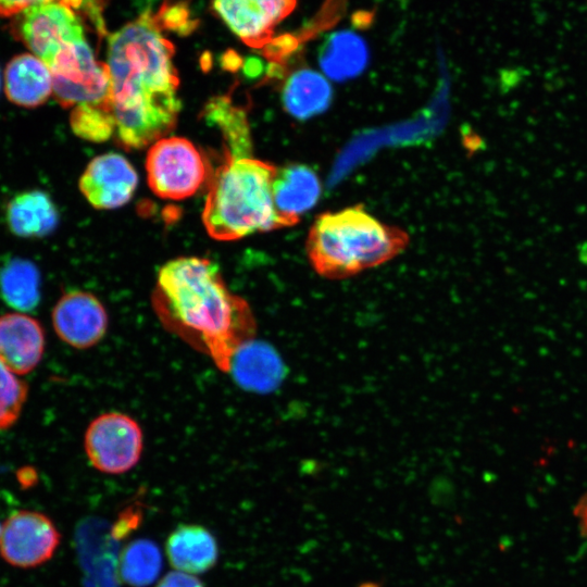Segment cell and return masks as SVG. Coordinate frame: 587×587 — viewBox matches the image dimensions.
Masks as SVG:
<instances>
[{
    "mask_svg": "<svg viewBox=\"0 0 587 587\" xmlns=\"http://www.w3.org/2000/svg\"><path fill=\"white\" fill-rule=\"evenodd\" d=\"M173 55L174 46L148 13L109 36V103L123 148H143L175 127L182 104Z\"/></svg>",
    "mask_w": 587,
    "mask_h": 587,
    "instance_id": "1",
    "label": "cell"
},
{
    "mask_svg": "<svg viewBox=\"0 0 587 587\" xmlns=\"http://www.w3.org/2000/svg\"><path fill=\"white\" fill-rule=\"evenodd\" d=\"M152 305L162 324L228 372L235 351L253 339L257 323L249 303L225 285L209 259L180 257L158 274Z\"/></svg>",
    "mask_w": 587,
    "mask_h": 587,
    "instance_id": "2",
    "label": "cell"
},
{
    "mask_svg": "<svg viewBox=\"0 0 587 587\" xmlns=\"http://www.w3.org/2000/svg\"><path fill=\"white\" fill-rule=\"evenodd\" d=\"M408 243L403 229L383 224L358 204L317 216L307 252L320 276L342 279L391 260Z\"/></svg>",
    "mask_w": 587,
    "mask_h": 587,
    "instance_id": "3",
    "label": "cell"
},
{
    "mask_svg": "<svg viewBox=\"0 0 587 587\" xmlns=\"http://www.w3.org/2000/svg\"><path fill=\"white\" fill-rule=\"evenodd\" d=\"M276 172L268 162L225 153L224 163L211 177L202 213L208 234L217 240H236L283 227L272 195Z\"/></svg>",
    "mask_w": 587,
    "mask_h": 587,
    "instance_id": "4",
    "label": "cell"
},
{
    "mask_svg": "<svg viewBox=\"0 0 587 587\" xmlns=\"http://www.w3.org/2000/svg\"><path fill=\"white\" fill-rule=\"evenodd\" d=\"M146 168L151 190L182 200L196 193L209 177L204 154L188 139L162 137L150 147Z\"/></svg>",
    "mask_w": 587,
    "mask_h": 587,
    "instance_id": "5",
    "label": "cell"
},
{
    "mask_svg": "<svg viewBox=\"0 0 587 587\" xmlns=\"http://www.w3.org/2000/svg\"><path fill=\"white\" fill-rule=\"evenodd\" d=\"M47 66L52 75V95L63 108L109 100V67L96 60L85 37L65 45Z\"/></svg>",
    "mask_w": 587,
    "mask_h": 587,
    "instance_id": "6",
    "label": "cell"
},
{
    "mask_svg": "<svg viewBox=\"0 0 587 587\" xmlns=\"http://www.w3.org/2000/svg\"><path fill=\"white\" fill-rule=\"evenodd\" d=\"M84 448L95 469L105 474H123L133 469L141 457L142 430L126 414L103 413L88 425Z\"/></svg>",
    "mask_w": 587,
    "mask_h": 587,
    "instance_id": "7",
    "label": "cell"
},
{
    "mask_svg": "<svg viewBox=\"0 0 587 587\" xmlns=\"http://www.w3.org/2000/svg\"><path fill=\"white\" fill-rule=\"evenodd\" d=\"M61 541L55 524L46 514L30 510L13 512L0 533V553L5 562L32 569L49 561Z\"/></svg>",
    "mask_w": 587,
    "mask_h": 587,
    "instance_id": "8",
    "label": "cell"
},
{
    "mask_svg": "<svg viewBox=\"0 0 587 587\" xmlns=\"http://www.w3.org/2000/svg\"><path fill=\"white\" fill-rule=\"evenodd\" d=\"M16 30L33 54L46 65L71 41L85 37L74 9L60 2L30 7L20 13Z\"/></svg>",
    "mask_w": 587,
    "mask_h": 587,
    "instance_id": "9",
    "label": "cell"
},
{
    "mask_svg": "<svg viewBox=\"0 0 587 587\" xmlns=\"http://www.w3.org/2000/svg\"><path fill=\"white\" fill-rule=\"evenodd\" d=\"M297 0H213V10L241 41L261 49L272 41L275 27Z\"/></svg>",
    "mask_w": 587,
    "mask_h": 587,
    "instance_id": "10",
    "label": "cell"
},
{
    "mask_svg": "<svg viewBox=\"0 0 587 587\" xmlns=\"http://www.w3.org/2000/svg\"><path fill=\"white\" fill-rule=\"evenodd\" d=\"M52 326L58 337L76 349L96 346L105 335L109 317L100 300L90 292L64 294L52 310Z\"/></svg>",
    "mask_w": 587,
    "mask_h": 587,
    "instance_id": "11",
    "label": "cell"
},
{
    "mask_svg": "<svg viewBox=\"0 0 587 587\" xmlns=\"http://www.w3.org/2000/svg\"><path fill=\"white\" fill-rule=\"evenodd\" d=\"M137 183V173L124 157L105 153L89 162L79 189L92 207L114 209L129 201Z\"/></svg>",
    "mask_w": 587,
    "mask_h": 587,
    "instance_id": "12",
    "label": "cell"
},
{
    "mask_svg": "<svg viewBox=\"0 0 587 587\" xmlns=\"http://www.w3.org/2000/svg\"><path fill=\"white\" fill-rule=\"evenodd\" d=\"M45 352L41 324L23 312L0 315V361L14 374L25 375L36 369Z\"/></svg>",
    "mask_w": 587,
    "mask_h": 587,
    "instance_id": "13",
    "label": "cell"
},
{
    "mask_svg": "<svg viewBox=\"0 0 587 587\" xmlns=\"http://www.w3.org/2000/svg\"><path fill=\"white\" fill-rule=\"evenodd\" d=\"M227 373L242 389L268 394L282 384L286 367L273 346L253 338L235 351Z\"/></svg>",
    "mask_w": 587,
    "mask_h": 587,
    "instance_id": "14",
    "label": "cell"
},
{
    "mask_svg": "<svg viewBox=\"0 0 587 587\" xmlns=\"http://www.w3.org/2000/svg\"><path fill=\"white\" fill-rule=\"evenodd\" d=\"M273 202L282 226H291L311 210L321 195L315 172L303 164L277 168L272 185Z\"/></svg>",
    "mask_w": 587,
    "mask_h": 587,
    "instance_id": "15",
    "label": "cell"
},
{
    "mask_svg": "<svg viewBox=\"0 0 587 587\" xmlns=\"http://www.w3.org/2000/svg\"><path fill=\"white\" fill-rule=\"evenodd\" d=\"M3 80L9 101L26 109L41 105L53 92L49 67L33 53L12 58L7 64Z\"/></svg>",
    "mask_w": 587,
    "mask_h": 587,
    "instance_id": "16",
    "label": "cell"
},
{
    "mask_svg": "<svg viewBox=\"0 0 587 587\" xmlns=\"http://www.w3.org/2000/svg\"><path fill=\"white\" fill-rule=\"evenodd\" d=\"M165 552L175 570L196 575L216 564L218 547L213 534L204 526L182 524L168 535Z\"/></svg>",
    "mask_w": 587,
    "mask_h": 587,
    "instance_id": "17",
    "label": "cell"
},
{
    "mask_svg": "<svg viewBox=\"0 0 587 587\" xmlns=\"http://www.w3.org/2000/svg\"><path fill=\"white\" fill-rule=\"evenodd\" d=\"M369 62L364 39L351 30L330 33L319 49V63L324 74L336 82H344L361 74Z\"/></svg>",
    "mask_w": 587,
    "mask_h": 587,
    "instance_id": "18",
    "label": "cell"
},
{
    "mask_svg": "<svg viewBox=\"0 0 587 587\" xmlns=\"http://www.w3.org/2000/svg\"><path fill=\"white\" fill-rule=\"evenodd\" d=\"M5 221L10 230L23 238H38L51 233L58 224V211L41 190L23 191L7 204Z\"/></svg>",
    "mask_w": 587,
    "mask_h": 587,
    "instance_id": "19",
    "label": "cell"
},
{
    "mask_svg": "<svg viewBox=\"0 0 587 587\" xmlns=\"http://www.w3.org/2000/svg\"><path fill=\"white\" fill-rule=\"evenodd\" d=\"M284 109L294 117L305 120L324 112L333 99L328 80L316 71L300 68L285 82L282 90Z\"/></svg>",
    "mask_w": 587,
    "mask_h": 587,
    "instance_id": "20",
    "label": "cell"
},
{
    "mask_svg": "<svg viewBox=\"0 0 587 587\" xmlns=\"http://www.w3.org/2000/svg\"><path fill=\"white\" fill-rule=\"evenodd\" d=\"M40 274L24 258H11L0 266V298L16 312L34 311L40 302Z\"/></svg>",
    "mask_w": 587,
    "mask_h": 587,
    "instance_id": "21",
    "label": "cell"
},
{
    "mask_svg": "<svg viewBox=\"0 0 587 587\" xmlns=\"http://www.w3.org/2000/svg\"><path fill=\"white\" fill-rule=\"evenodd\" d=\"M203 113L209 123L221 128L228 145L225 153L235 158L251 157L249 123L243 110L233 105L229 98L217 97L207 103Z\"/></svg>",
    "mask_w": 587,
    "mask_h": 587,
    "instance_id": "22",
    "label": "cell"
},
{
    "mask_svg": "<svg viewBox=\"0 0 587 587\" xmlns=\"http://www.w3.org/2000/svg\"><path fill=\"white\" fill-rule=\"evenodd\" d=\"M162 567V557L155 544L138 539L122 551L117 572L120 578L133 587H146L158 578Z\"/></svg>",
    "mask_w": 587,
    "mask_h": 587,
    "instance_id": "23",
    "label": "cell"
},
{
    "mask_svg": "<svg viewBox=\"0 0 587 587\" xmlns=\"http://www.w3.org/2000/svg\"><path fill=\"white\" fill-rule=\"evenodd\" d=\"M73 133L88 141L101 142L115 134V122L109 100L75 105L70 115Z\"/></svg>",
    "mask_w": 587,
    "mask_h": 587,
    "instance_id": "24",
    "label": "cell"
},
{
    "mask_svg": "<svg viewBox=\"0 0 587 587\" xmlns=\"http://www.w3.org/2000/svg\"><path fill=\"white\" fill-rule=\"evenodd\" d=\"M28 386L0 361V430L11 427L26 402Z\"/></svg>",
    "mask_w": 587,
    "mask_h": 587,
    "instance_id": "25",
    "label": "cell"
},
{
    "mask_svg": "<svg viewBox=\"0 0 587 587\" xmlns=\"http://www.w3.org/2000/svg\"><path fill=\"white\" fill-rule=\"evenodd\" d=\"M50 2H60L72 9L85 10L95 23L100 22V4L97 0H0V17L15 15L30 7Z\"/></svg>",
    "mask_w": 587,
    "mask_h": 587,
    "instance_id": "26",
    "label": "cell"
},
{
    "mask_svg": "<svg viewBox=\"0 0 587 587\" xmlns=\"http://www.w3.org/2000/svg\"><path fill=\"white\" fill-rule=\"evenodd\" d=\"M168 28L180 29L188 24V12L183 5H168L162 9V12L154 17Z\"/></svg>",
    "mask_w": 587,
    "mask_h": 587,
    "instance_id": "27",
    "label": "cell"
},
{
    "mask_svg": "<svg viewBox=\"0 0 587 587\" xmlns=\"http://www.w3.org/2000/svg\"><path fill=\"white\" fill-rule=\"evenodd\" d=\"M155 587H204V585L192 574L175 571L164 575Z\"/></svg>",
    "mask_w": 587,
    "mask_h": 587,
    "instance_id": "28",
    "label": "cell"
},
{
    "mask_svg": "<svg viewBox=\"0 0 587 587\" xmlns=\"http://www.w3.org/2000/svg\"><path fill=\"white\" fill-rule=\"evenodd\" d=\"M574 515L578 520L582 535L587 539V491L578 499L574 508Z\"/></svg>",
    "mask_w": 587,
    "mask_h": 587,
    "instance_id": "29",
    "label": "cell"
},
{
    "mask_svg": "<svg viewBox=\"0 0 587 587\" xmlns=\"http://www.w3.org/2000/svg\"><path fill=\"white\" fill-rule=\"evenodd\" d=\"M359 587H382V585L377 582H365L362 583Z\"/></svg>",
    "mask_w": 587,
    "mask_h": 587,
    "instance_id": "30",
    "label": "cell"
},
{
    "mask_svg": "<svg viewBox=\"0 0 587 587\" xmlns=\"http://www.w3.org/2000/svg\"><path fill=\"white\" fill-rule=\"evenodd\" d=\"M0 533H1V526H0Z\"/></svg>",
    "mask_w": 587,
    "mask_h": 587,
    "instance_id": "31",
    "label": "cell"
},
{
    "mask_svg": "<svg viewBox=\"0 0 587 587\" xmlns=\"http://www.w3.org/2000/svg\"><path fill=\"white\" fill-rule=\"evenodd\" d=\"M0 83H1V80H0Z\"/></svg>",
    "mask_w": 587,
    "mask_h": 587,
    "instance_id": "32",
    "label": "cell"
}]
</instances>
